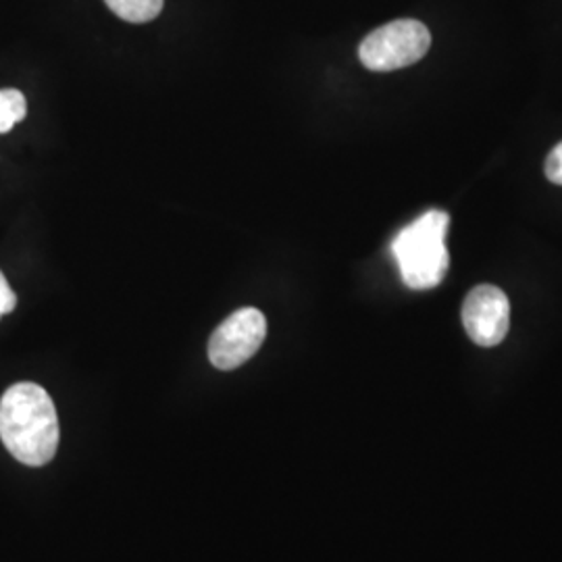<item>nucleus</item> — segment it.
<instances>
[{"label":"nucleus","instance_id":"obj_1","mask_svg":"<svg viewBox=\"0 0 562 562\" xmlns=\"http://www.w3.org/2000/svg\"><path fill=\"white\" fill-rule=\"evenodd\" d=\"M55 402L38 383L11 385L0 398V440L27 467L53 461L59 448Z\"/></svg>","mask_w":562,"mask_h":562},{"label":"nucleus","instance_id":"obj_2","mask_svg":"<svg viewBox=\"0 0 562 562\" xmlns=\"http://www.w3.org/2000/svg\"><path fill=\"white\" fill-rule=\"evenodd\" d=\"M450 217L443 211H429L417 222L404 227L392 244L401 267L402 280L411 290H431L448 273V234Z\"/></svg>","mask_w":562,"mask_h":562},{"label":"nucleus","instance_id":"obj_3","mask_svg":"<svg viewBox=\"0 0 562 562\" xmlns=\"http://www.w3.org/2000/svg\"><path fill=\"white\" fill-rule=\"evenodd\" d=\"M431 34L422 21L398 20L371 32L359 48L361 63L371 71H396L425 57Z\"/></svg>","mask_w":562,"mask_h":562},{"label":"nucleus","instance_id":"obj_4","mask_svg":"<svg viewBox=\"0 0 562 562\" xmlns=\"http://www.w3.org/2000/svg\"><path fill=\"white\" fill-rule=\"evenodd\" d=\"M267 336V319L259 308H240L215 329L209 341V359L222 369L232 371L250 361Z\"/></svg>","mask_w":562,"mask_h":562},{"label":"nucleus","instance_id":"obj_5","mask_svg":"<svg viewBox=\"0 0 562 562\" xmlns=\"http://www.w3.org/2000/svg\"><path fill=\"white\" fill-rule=\"evenodd\" d=\"M462 325L469 338L483 348L498 346L508 334L510 304L501 288L477 285L462 304Z\"/></svg>","mask_w":562,"mask_h":562},{"label":"nucleus","instance_id":"obj_6","mask_svg":"<svg viewBox=\"0 0 562 562\" xmlns=\"http://www.w3.org/2000/svg\"><path fill=\"white\" fill-rule=\"evenodd\" d=\"M106 7L130 23H148L161 15L165 0H104Z\"/></svg>","mask_w":562,"mask_h":562},{"label":"nucleus","instance_id":"obj_7","mask_svg":"<svg viewBox=\"0 0 562 562\" xmlns=\"http://www.w3.org/2000/svg\"><path fill=\"white\" fill-rule=\"evenodd\" d=\"M27 115V101L15 88L0 90V134L11 132Z\"/></svg>","mask_w":562,"mask_h":562},{"label":"nucleus","instance_id":"obj_8","mask_svg":"<svg viewBox=\"0 0 562 562\" xmlns=\"http://www.w3.org/2000/svg\"><path fill=\"white\" fill-rule=\"evenodd\" d=\"M543 171H546V178H548V180L562 186V142H559V144L552 148V153L548 155L546 165H543Z\"/></svg>","mask_w":562,"mask_h":562},{"label":"nucleus","instance_id":"obj_9","mask_svg":"<svg viewBox=\"0 0 562 562\" xmlns=\"http://www.w3.org/2000/svg\"><path fill=\"white\" fill-rule=\"evenodd\" d=\"M15 306H18V296H15V292L11 290L9 281H7V278H4L2 271H0V319H2L4 315L13 313Z\"/></svg>","mask_w":562,"mask_h":562}]
</instances>
